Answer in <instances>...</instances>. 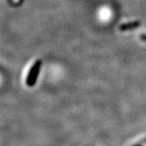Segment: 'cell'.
<instances>
[{"label":"cell","instance_id":"cell-1","mask_svg":"<svg viewBox=\"0 0 146 146\" xmlns=\"http://www.w3.org/2000/svg\"><path fill=\"white\" fill-rule=\"evenodd\" d=\"M41 66H42V60H36L31 66V69H29L27 77L25 79V83L29 87H32L36 83V79L39 75V72L40 71Z\"/></svg>","mask_w":146,"mask_h":146},{"label":"cell","instance_id":"cell-2","mask_svg":"<svg viewBox=\"0 0 146 146\" xmlns=\"http://www.w3.org/2000/svg\"><path fill=\"white\" fill-rule=\"evenodd\" d=\"M141 23L138 20L137 21H132L129 22V23H124V24H121L120 26H119V30L121 31H131L133 29H135L138 28L139 25H140Z\"/></svg>","mask_w":146,"mask_h":146},{"label":"cell","instance_id":"cell-3","mask_svg":"<svg viewBox=\"0 0 146 146\" xmlns=\"http://www.w3.org/2000/svg\"><path fill=\"white\" fill-rule=\"evenodd\" d=\"M139 38H140L142 41L146 42V34H142V35L139 36Z\"/></svg>","mask_w":146,"mask_h":146}]
</instances>
